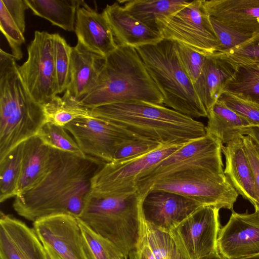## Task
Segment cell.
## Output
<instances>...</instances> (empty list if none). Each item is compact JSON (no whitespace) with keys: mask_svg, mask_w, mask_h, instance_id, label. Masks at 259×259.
<instances>
[{"mask_svg":"<svg viewBox=\"0 0 259 259\" xmlns=\"http://www.w3.org/2000/svg\"><path fill=\"white\" fill-rule=\"evenodd\" d=\"M0 259H47L34 230L3 211L0 214Z\"/></svg>","mask_w":259,"mask_h":259,"instance_id":"e0dca14e","label":"cell"},{"mask_svg":"<svg viewBox=\"0 0 259 259\" xmlns=\"http://www.w3.org/2000/svg\"><path fill=\"white\" fill-rule=\"evenodd\" d=\"M36 16L68 31H74L76 13L84 3L79 0H25Z\"/></svg>","mask_w":259,"mask_h":259,"instance_id":"83f0119b","label":"cell"},{"mask_svg":"<svg viewBox=\"0 0 259 259\" xmlns=\"http://www.w3.org/2000/svg\"><path fill=\"white\" fill-rule=\"evenodd\" d=\"M47 122L64 126L79 118L93 117L90 109L81 105L66 92L53 97L44 106Z\"/></svg>","mask_w":259,"mask_h":259,"instance_id":"f546056e","label":"cell"},{"mask_svg":"<svg viewBox=\"0 0 259 259\" xmlns=\"http://www.w3.org/2000/svg\"><path fill=\"white\" fill-rule=\"evenodd\" d=\"M224 91L259 103V62L237 64L236 70L226 83Z\"/></svg>","mask_w":259,"mask_h":259,"instance_id":"f1b7e54d","label":"cell"},{"mask_svg":"<svg viewBox=\"0 0 259 259\" xmlns=\"http://www.w3.org/2000/svg\"><path fill=\"white\" fill-rule=\"evenodd\" d=\"M143 198L137 192L114 197L89 194L78 218L128 257L142 234Z\"/></svg>","mask_w":259,"mask_h":259,"instance_id":"5b68a950","label":"cell"},{"mask_svg":"<svg viewBox=\"0 0 259 259\" xmlns=\"http://www.w3.org/2000/svg\"><path fill=\"white\" fill-rule=\"evenodd\" d=\"M248 135L254 141L259 148V127L252 126L246 128L243 136Z\"/></svg>","mask_w":259,"mask_h":259,"instance_id":"7bdbcfd3","label":"cell"},{"mask_svg":"<svg viewBox=\"0 0 259 259\" xmlns=\"http://www.w3.org/2000/svg\"><path fill=\"white\" fill-rule=\"evenodd\" d=\"M151 190L174 193L203 206L232 211L238 196L224 174L201 167L185 169L165 177L155 182Z\"/></svg>","mask_w":259,"mask_h":259,"instance_id":"52a82bcc","label":"cell"},{"mask_svg":"<svg viewBox=\"0 0 259 259\" xmlns=\"http://www.w3.org/2000/svg\"><path fill=\"white\" fill-rule=\"evenodd\" d=\"M175 43L182 66L194 83L201 74L206 56L182 44Z\"/></svg>","mask_w":259,"mask_h":259,"instance_id":"8d00e7d4","label":"cell"},{"mask_svg":"<svg viewBox=\"0 0 259 259\" xmlns=\"http://www.w3.org/2000/svg\"><path fill=\"white\" fill-rule=\"evenodd\" d=\"M12 54L0 51V160L47 122L44 106L31 96Z\"/></svg>","mask_w":259,"mask_h":259,"instance_id":"277c9868","label":"cell"},{"mask_svg":"<svg viewBox=\"0 0 259 259\" xmlns=\"http://www.w3.org/2000/svg\"><path fill=\"white\" fill-rule=\"evenodd\" d=\"M117 46L134 48L156 44L163 37L132 16L118 2L107 5L102 12Z\"/></svg>","mask_w":259,"mask_h":259,"instance_id":"d6986e66","label":"cell"},{"mask_svg":"<svg viewBox=\"0 0 259 259\" xmlns=\"http://www.w3.org/2000/svg\"><path fill=\"white\" fill-rule=\"evenodd\" d=\"M23 143L0 160V202L15 198L18 193L22 171Z\"/></svg>","mask_w":259,"mask_h":259,"instance_id":"4dcf8cb0","label":"cell"},{"mask_svg":"<svg viewBox=\"0 0 259 259\" xmlns=\"http://www.w3.org/2000/svg\"><path fill=\"white\" fill-rule=\"evenodd\" d=\"M53 34L54 67L58 95L65 92L69 83L71 47L59 34Z\"/></svg>","mask_w":259,"mask_h":259,"instance_id":"836d02e7","label":"cell"},{"mask_svg":"<svg viewBox=\"0 0 259 259\" xmlns=\"http://www.w3.org/2000/svg\"><path fill=\"white\" fill-rule=\"evenodd\" d=\"M128 257L129 259H155L145 236L144 222L142 234L138 244L136 248L130 253Z\"/></svg>","mask_w":259,"mask_h":259,"instance_id":"b9f144b4","label":"cell"},{"mask_svg":"<svg viewBox=\"0 0 259 259\" xmlns=\"http://www.w3.org/2000/svg\"><path fill=\"white\" fill-rule=\"evenodd\" d=\"M197 259H227L218 251L212 252Z\"/></svg>","mask_w":259,"mask_h":259,"instance_id":"f6af8a7d","label":"cell"},{"mask_svg":"<svg viewBox=\"0 0 259 259\" xmlns=\"http://www.w3.org/2000/svg\"><path fill=\"white\" fill-rule=\"evenodd\" d=\"M90 109L93 117L161 145L185 144L206 135L201 122L160 104L133 101Z\"/></svg>","mask_w":259,"mask_h":259,"instance_id":"7a4b0ae2","label":"cell"},{"mask_svg":"<svg viewBox=\"0 0 259 259\" xmlns=\"http://www.w3.org/2000/svg\"><path fill=\"white\" fill-rule=\"evenodd\" d=\"M105 58L78 42L71 47L70 81L65 92L79 102L95 85Z\"/></svg>","mask_w":259,"mask_h":259,"instance_id":"7402d4cb","label":"cell"},{"mask_svg":"<svg viewBox=\"0 0 259 259\" xmlns=\"http://www.w3.org/2000/svg\"><path fill=\"white\" fill-rule=\"evenodd\" d=\"M161 145H162L156 142L144 139L125 142L117 148L113 161H120L144 155Z\"/></svg>","mask_w":259,"mask_h":259,"instance_id":"f35d334b","label":"cell"},{"mask_svg":"<svg viewBox=\"0 0 259 259\" xmlns=\"http://www.w3.org/2000/svg\"><path fill=\"white\" fill-rule=\"evenodd\" d=\"M207 117L206 134L215 137L223 144L243 136L244 130L252 127L246 119L220 100L210 108Z\"/></svg>","mask_w":259,"mask_h":259,"instance_id":"4316f807","label":"cell"},{"mask_svg":"<svg viewBox=\"0 0 259 259\" xmlns=\"http://www.w3.org/2000/svg\"><path fill=\"white\" fill-rule=\"evenodd\" d=\"M218 252L227 259H240L259 254V212L232 210L217 239Z\"/></svg>","mask_w":259,"mask_h":259,"instance_id":"9a60e30c","label":"cell"},{"mask_svg":"<svg viewBox=\"0 0 259 259\" xmlns=\"http://www.w3.org/2000/svg\"><path fill=\"white\" fill-rule=\"evenodd\" d=\"M144 231L155 259H183L169 232L149 223L145 218Z\"/></svg>","mask_w":259,"mask_h":259,"instance_id":"d6a6232c","label":"cell"},{"mask_svg":"<svg viewBox=\"0 0 259 259\" xmlns=\"http://www.w3.org/2000/svg\"><path fill=\"white\" fill-rule=\"evenodd\" d=\"M225 158L224 174L238 195L255 203L254 178L241 137L222 146Z\"/></svg>","mask_w":259,"mask_h":259,"instance_id":"603a6c76","label":"cell"},{"mask_svg":"<svg viewBox=\"0 0 259 259\" xmlns=\"http://www.w3.org/2000/svg\"><path fill=\"white\" fill-rule=\"evenodd\" d=\"M209 17L242 33L259 31V0H202Z\"/></svg>","mask_w":259,"mask_h":259,"instance_id":"ffe728a7","label":"cell"},{"mask_svg":"<svg viewBox=\"0 0 259 259\" xmlns=\"http://www.w3.org/2000/svg\"><path fill=\"white\" fill-rule=\"evenodd\" d=\"M163 98V104L192 118L207 117L180 62L175 41L163 39L136 48Z\"/></svg>","mask_w":259,"mask_h":259,"instance_id":"8992f818","label":"cell"},{"mask_svg":"<svg viewBox=\"0 0 259 259\" xmlns=\"http://www.w3.org/2000/svg\"><path fill=\"white\" fill-rule=\"evenodd\" d=\"M220 209L201 206L169 231L183 259H197L218 251Z\"/></svg>","mask_w":259,"mask_h":259,"instance_id":"8fae6325","label":"cell"},{"mask_svg":"<svg viewBox=\"0 0 259 259\" xmlns=\"http://www.w3.org/2000/svg\"><path fill=\"white\" fill-rule=\"evenodd\" d=\"M183 145H162L138 157L105 163L92 180L90 195L114 197L136 192L141 177Z\"/></svg>","mask_w":259,"mask_h":259,"instance_id":"9c48e42d","label":"cell"},{"mask_svg":"<svg viewBox=\"0 0 259 259\" xmlns=\"http://www.w3.org/2000/svg\"><path fill=\"white\" fill-rule=\"evenodd\" d=\"M29 8L25 0H0V29L16 60L23 57L25 42V13Z\"/></svg>","mask_w":259,"mask_h":259,"instance_id":"484cf974","label":"cell"},{"mask_svg":"<svg viewBox=\"0 0 259 259\" xmlns=\"http://www.w3.org/2000/svg\"><path fill=\"white\" fill-rule=\"evenodd\" d=\"M47 259H63L50 247L44 246Z\"/></svg>","mask_w":259,"mask_h":259,"instance_id":"ee69618b","label":"cell"},{"mask_svg":"<svg viewBox=\"0 0 259 259\" xmlns=\"http://www.w3.org/2000/svg\"><path fill=\"white\" fill-rule=\"evenodd\" d=\"M191 2L185 0L118 1L136 19L151 29L161 33L174 15Z\"/></svg>","mask_w":259,"mask_h":259,"instance_id":"cb8c5ba5","label":"cell"},{"mask_svg":"<svg viewBox=\"0 0 259 259\" xmlns=\"http://www.w3.org/2000/svg\"><path fill=\"white\" fill-rule=\"evenodd\" d=\"M127 257H126V256H123V257H122L119 259H127Z\"/></svg>","mask_w":259,"mask_h":259,"instance_id":"7dc6e473","label":"cell"},{"mask_svg":"<svg viewBox=\"0 0 259 259\" xmlns=\"http://www.w3.org/2000/svg\"><path fill=\"white\" fill-rule=\"evenodd\" d=\"M133 101L161 105L163 98L136 49L117 46L106 57L94 87L79 102L92 109Z\"/></svg>","mask_w":259,"mask_h":259,"instance_id":"3957f363","label":"cell"},{"mask_svg":"<svg viewBox=\"0 0 259 259\" xmlns=\"http://www.w3.org/2000/svg\"><path fill=\"white\" fill-rule=\"evenodd\" d=\"M77 218L88 259H119L125 256L112 242Z\"/></svg>","mask_w":259,"mask_h":259,"instance_id":"1f68e13d","label":"cell"},{"mask_svg":"<svg viewBox=\"0 0 259 259\" xmlns=\"http://www.w3.org/2000/svg\"><path fill=\"white\" fill-rule=\"evenodd\" d=\"M32 228L43 245L63 259H88L77 217L67 213L52 214L34 221Z\"/></svg>","mask_w":259,"mask_h":259,"instance_id":"5bb4252c","label":"cell"},{"mask_svg":"<svg viewBox=\"0 0 259 259\" xmlns=\"http://www.w3.org/2000/svg\"><path fill=\"white\" fill-rule=\"evenodd\" d=\"M201 206L203 205L181 195L151 190L144 197L142 211L147 222L169 232Z\"/></svg>","mask_w":259,"mask_h":259,"instance_id":"2e32d148","label":"cell"},{"mask_svg":"<svg viewBox=\"0 0 259 259\" xmlns=\"http://www.w3.org/2000/svg\"><path fill=\"white\" fill-rule=\"evenodd\" d=\"M105 164L95 157L51 148L47 172L33 187L14 198L13 207L32 222L58 213L78 217L90 193L92 180Z\"/></svg>","mask_w":259,"mask_h":259,"instance_id":"6da1fadb","label":"cell"},{"mask_svg":"<svg viewBox=\"0 0 259 259\" xmlns=\"http://www.w3.org/2000/svg\"><path fill=\"white\" fill-rule=\"evenodd\" d=\"M206 56L218 52L219 42L202 0L191 1L176 14L161 32Z\"/></svg>","mask_w":259,"mask_h":259,"instance_id":"7c38bea8","label":"cell"},{"mask_svg":"<svg viewBox=\"0 0 259 259\" xmlns=\"http://www.w3.org/2000/svg\"><path fill=\"white\" fill-rule=\"evenodd\" d=\"M64 126L47 122L40 130L37 136L49 147L76 155L85 157L74 138Z\"/></svg>","mask_w":259,"mask_h":259,"instance_id":"e575fe53","label":"cell"},{"mask_svg":"<svg viewBox=\"0 0 259 259\" xmlns=\"http://www.w3.org/2000/svg\"><path fill=\"white\" fill-rule=\"evenodd\" d=\"M221 53L237 64L259 62V31L240 45Z\"/></svg>","mask_w":259,"mask_h":259,"instance_id":"74e56055","label":"cell"},{"mask_svg":"<svg viewBox=\"0 0 259 259\" xmlns=\"http://www.w3.org/2000/svg\"><path fill=\"white\" fill-rule=\"evenodd\" d=\"M73 137L81 151L105 163L113 161L123 143L142 139L120 127L95 118H79L64 126Z\"/></svg>","mask_w":259,"mask_h":259,"instance_id":"4fadbf2b","label":"cell"},{"mask_svg":"<svg viewBox=\"0 0 259 259\" xmlns=\"http://www.w3.org/2000/svg\"><path fill=\"white\" fill-rule=\"evenodd\" d=\"M218 100L246 119L252 126L259 127V103L239 98L224 91Z\"/></svg>","mask_w":259,"mask_h":259,"instance_id":"d590c367","label":"cell"},{"mask_svg":"<svg viewBox=\"0 0 259 259\" xmlns=\"http://www.w3.org/2000/svg\"><path fill=\"white\" fill-rule=\"evenodd\" d=\"M74 32L77 42L105 58L117 47L103 12H98L84 2L77 11Z\"/></svg>","mask_w":259,"mask_h":259,"instance_id":"ac0fdd59","label":"cell"},{"mask_svg":"<svg viewBox=\"0 0 259 259\" xmlns=\"http://www.w3.org/2000/svg\"><path fill=\"white\" fill-rule=\"evenodd\" d=\"M26 61L18 70L33 98L44 106L57 95L54 67V34L35 31L27 47Z\"/></svg>","mask_w":259,"mask_h":259,"instance_id":"30bf717a","label":"cell"},{"mask_svg":"<svg viewBox=\"0 0 259 259\" xmlns=\"http://www.w3.org/2000/svg\"><path fill=\"white\" fill-rule=\"evenodd\" d=\"M223 145L217 138L207 134L186 143L146 171L137 183V192L144 197L157 181L191 167L224 174Z\"/></svg>","mask_w":259,"mask_h":259,"instance_id":"ba28073f","label":"cell"},{"mask_svg":"<svg viewBox=\"0 0 259 259\" xmlns=\"http://www.w3.org/2000/svg\"><path fill=\"white\" fill-rule=\"evenodd\" d=\"M210 21L219 42L218 52L228 51L242 44L252 36L242 33L211 18Z\"/></svg>","mask_w":259,"mask_h":259,"instance_id":"ab89813d","label":"cell"},{"mask_svg":"<svg viewBox=\"0 0 259 259\" xmlns=\"http://www.w3.org/2000/svg\"><path fill=\"white\" fill-rule=\"evenodd\" d=\"M241 137L254 178L255 203L253 206L255 210L259 212V148L250 136L245 135Z\"/></svg>","mask_w":259,"mask_h":259,"instance_id":"60d3db41","label":"cell"},{"mask_svg":"<svg viewBox=\"0 0 259 259\" xmlns=\"http://www.w3.org/2000/svg\"><path fill=\"white\" fill-rule=\"evenodd\" d=\"M23 144L22 166L18 195L31 188L43 178L48 169L51 157V147L37 136Z\"/></svg>","mask_w":259,"mask_h":259,"instance_id":"d4e9b609","label":"cell"},{"mask_svg":"<svg viewBox=\"0 0 259 259\" xmlns=\"http://www.w3.org/2000/svg\"><path fill=\"white\" fill-rule=\"evenodd\" d=\"M240 259H259V254L251 256L244 257Z\"/></svg>","mask_w":259,"mask_h":259,"instance_id":"bcb514c9","label":"cell"},{"mask_svg":"<svg viewBox=\"0 0 259 259\" xmlns=\"http://www.w3.org/2000/svg\"><path fill=\"white\" fill-rule=\"evenodd\" d=\"M236 66V63L221 52L206 56L201 74L193 86L207 113L224 92L225 84L233 75Z\"/></svg>","mask_w":259,"mask_h":259,"instance_id":"44dd1931","label":"cell"}]
</instances>
